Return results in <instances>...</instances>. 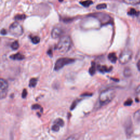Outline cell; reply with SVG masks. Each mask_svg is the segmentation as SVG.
<instances>
[{"instance_id":"obj_1","label":"cell","mask_w":140,"mask_h":140,"mask_svg":"<svg viewBox=\"0 0 140 140\" xmlns=\"http://www.w3.org/2000/svg\"><path fill=\"white\" fill-rule=\"evenodd\" d=\"M71 40L68 36L62 37L56 47V49L61 54H64L69 50L71 46Z\"/></svg>"},{"instance_id":"obj_2","label":"cell","mask_w":140,"mask_h":140,"mask_svg":"<svg viewBox=\"0 0 140 140\" xmlns=\"http://www.w3.org/2000/svg\"><path fill=\"white\" fill-rule=\"evenodd\" d=\"M116 90L113 89H108L102 91L99 96V103L101 106L107 105L116 96Z\"/></svg>"},{"instance_id":"obj_3","label":"cell","mask_w":140,"mask_h":140,"mask_svg":"<svg viewBox=\"0 0 140 140\" xmlns=\"http://www.w3.org/2000/svg\"><path fill=\"white\" fill-rule=\"evenodd\" d=\"M90 16L97 19L103 25L109 24L112 21L111 17L104 13H96L91 14Z\"/></svg>"},{"instance_id":"obj_4","label":"cell","mask_w":140,"mask_h":140,"mask_svg":"<svg viewBox=\"0 0 140 140\" xmlns=\"http://www.w3.org/2000/svg\"><path fill=\"white\" fill-rule=\"evenodd\" d=\"M9 33L15 37H20L23 34L24 31L21 25L18 22L12 23L9 28Z\"/></svg>"},{"instance_id":"obj_5","label":"cell","mask_w":140,"mask_h":140,"mask_svg":"<svg viewBox=\"0 0 140 140\" xmlns=\"http://www.w3.org/2000/svg\"><path fill=\"white\" fill-rule=\"evenodd\" d=\"M75 61V60L71 58H62L59 59L55 63L54 69L55 71H59L60 69L63 68L65 66L71 64Z\"/></svg>"},{"instance_id":"obj_6","label":"cell","mask_w":140,"mask_h":140,"mask_svg":"<svg viewBox=\"0 0 140 140\" xmlns=\"http://www.w3.org/2000/svg\"><path fill=\"white\" fill-rule=\"evenodd\" d=\"M132 53L130 50H125L120 54L119 56V62L122 64H125L130 61L132 58Z\"/></svg>"},{"instance_id":"obj_7","label":"cell","mask_w":140,"mask_h":140,"mask_svg":"<svg viewBox=\"0 0 140 140\" xmlns=\"http://www.w3.org/2000/svg\"><path fill=\"white\" fill-rule=\"evenodd\" d=\"M124 127L126 135L128 138H130L132 136L133 132V124L130 118H128L126 120L124 124Z\"/></svg>"},{"instance_id":"obj_8","label":"cell","mask_w":140,"mask_h":140,"mask_svg":"<svg viewBox=\"0 0 140 140\" xmlns=\"http://www.w3.org/2000/svg\"><path fill=\"white\" fill-rule=\"evenodd\" d=\"M62 34V31L59 28H55L52 31V37L53 39H57Z\"/></svg>"},{"instance_id":"obj_9","label":"cell","mask_w":140,"mask_h":140,"mask_svg":"<svg viewBox=\"0 0 140 140\" xmlns=\"http://www.w3.org/2000/svg\"><path fill=\"white\" fill-rule=\"evenodd\" d=\"M8 84L7 80L4 79L0 78V89L1 90H7Z\"/></svg>"},{"instance_id":"obj_10","label":"cell","mask_w":140,"mask_h":140,"mask_svg":"<svg viewBox=\"0 0 140 140\" xmlns=\"http://www.w3.org/2000/svg\"><path fill=\"white\" fill-rule=\"evenodd\" d=\"M10 58L14 60H23L25 58V57L22 54L20 53H18L17 54L10 55Z\"/></svg>"},{"instance_id":"obj_11","label":"cell","mask_w":140,"mask_h":140,"mask_svg":"<svg viewBox=\"0 0 140 140\" xmlns=\"http://www.w3.org/2000/svg\"><path fill=\"white\" fill-rule=\"evenodd\" d=\"M98 69L99 70V71L102 72V73H105L107 72H110L111 70L112 69V67H110L108 68L106 66H99Z\"/></svg>"},{"instance_id":"obj_12","label":"cell","mask_w":140,"mask_h":140,"mask_svg":"<svg viewBox=\"0 0 140 140\" xmlns=\"http://www.w3.org/2000/svg\"><path fill=\"white\" fill-rule=\"evenodd\" d=\"M109 59L112 62V63H116L117 60V58L116 54L114 53H111L109 54V56H108Z\"/></svg>"},{"instance_id":"obj_13","label":"cell","mask_w":140,"mask_h":140,"mask_svg":"<svg viewBox=\"0 0 140 140\" xmlns=\"http://www.w3.org/2000/svg\"><path fill=\"white\" fill-rule=\"evenodd\" d=\"M133 119L136 123L140 122V109L137 110L133 114Z\"/></svg>"},{"instance_id":"obj_14","label":"cell","mask_w":140,"mask_h":140,"mask_svg":"<svg viewBox=\"0 0 140 140\" xmlns=\"http://www.w3.org/2000/svg\"><path fill=\"white\" fill-rule=\"evenodd\" d=\"M124 76L126 77H130L132 74V71L129 67H126L124 70Z\"/></svg>"},{"instance_id":"obj_15","label":"cell","mask_w":140,"mask_h":140,"mask_svg":"<svg viewBox=\"0 0 140 140\" xmlns=\"http://www.w3.org/2000/svg\"><path fill=\"white\" fill-rule=\"evenodd\" d=\"M96 65H95V62H92L91 63V66L89 68V73L93 76L95 73V72H96Z\"/></svg>"},{"instance_id":"obj_16","label":"cell","mask_w":140,"mask_h":140,"mask_svg":"<svg viewBox=\"0 0 140 140\" xmlns=\"http://www.w3.org/2000/svg\"><path fill=\"white\" fill-rule=\"evenodd\" d=\"M37 78H31L29 82V87L31 88L35 87L37 83Z\"/></svg>"},{"instance_id":"obj_17","label":"cell","mask_w":140,"mask_h":140,"mask_svg":"<svg viewBox=\"0 0 140 140\" xmlns=\"http://www.w3.org/2000/svg\"><path fill=\"white\" fill-rule=\"evenodd\" d=\"M123 1L129 4H137L140 3V0H123Z\"/></svg>"},{"instance_id":"obj_18","label":"cell","mask_w":140,"mask_h":140,"mask_svg":"<svg viewBox=\"0 0 140 140\" xmlns=\"http://www.w3.org/2000/svg\"><path fill=\"white\" fill-rule=\"evenodd\" d=\"M80 3L82 6H83L84 7H89V6H90L91 4H92L93 3V2L92 1H91V0H87V1L80 2Z\"/></svg>"},{"instance_id":"obj_19","label":"cell","mask_w":140,"mask_h":140,"mask_svg":"<svg viewBox=\"0 0 140 140\" xmlns=\"http://www.w3.org/2000/svg\"><path fill=\"white\" fill-rule=\"evenodd\" d=\"M31 40L32 42H33L34 44H38L40 43V38L38 36H33V37H31Z\"/></svg>"},{"instance_id":"obj_20","label":"cell","mask_w":140,"mask_h":140,"mask_svg":"<svg viewBox=\"0 0 140 140\" xmlns=\"http://www.w3.org/2000/svg\"><path fill=\"white\" fill-rule=\"evenodd\" d=\"M79 138V135L73 134L67 137L65 140H78Z\"/></svg>"},{"instance_id":"obj_21","label":"cell","mask_w":140,"mask_h":140,"mask_svg":"<svg viewBox=\"0 0 140 140\" xmlns=\"http://www.w3.org/2000/svg\"><path fill=\"white\" fill-rule=\"evenodd\" d=\"M54 124L58 125L59 126H63L64 125V122H63V120L62 119L58 118L55 120Z\"/></svg>"},{"instance_id":"obj_22","label":"cell","mask_w":140,"mask_h":140,"mask_svg":"<svg viewBox=\"0 0 140 140\" xmlns=\"http://www.w3.org/2000/svg\"><path fill=\"white\" fill-rule=\"evenodd\" d=\"M19 47V42L17 41H14L11 44V48L13 50H17Z\"/></svg>"},{"instance_id":"obj_23","label":"cell","mask_w":140,"mask_h":140,"mask_svg":"<svg viewBox=\"0 0 140 140\" xmlns=\"http://www.w3.org/2000/svg\"><path fill=\"white\" fill-rule=\"evenodd\" d=\"M128 14L130 15H138V12L134 8H131L130 11L128 12Z\"/></svg>"},{"instance_id":"obj_24","label":"cell","mask_w":140,"mask_h":140,"mask_svg":"<svg viewBox=\"0 0 140 140\" xmlns=\"http://www.w3.org/2000/svg\"><path fill=\"white\" fill-rule=\"evenodd\" d=\"M25 18H26V16L24 14H18L15 17L14 19L16 20H21L25 19Z\"/></svg>"},{"instance_id":"obj_25","label":"cell","mask_w":140,"mask_h":140,"mask_svg":"<svg viewBox=\"0 0 140 140\" xmlns=\"http://www.w3.org/2000/svg\"><path fill=\"white\" fill-rule=\"evenodd\" d=\"M31 109L33 110H41V112H42L43 111V109L42 108V107L39 104L33 105L31 107Z\"/></svg>"},{"instance_id":"obj_26","label":"cell","mask_w":140,"mask_h":140,"mask_svg":"<svg viewBox=\"0 0 140 140\" xmlns=\"http://www.w3.org/2000/svg\"><path fill=\"white\" fill-rule=\"evenodd\" d=\"M7 90H1V91L0 92V99H2L6 96H7Z\"/></svg>"},{"instance_id":"obj_27","label":"cell","mask_w":140,"mask_h":140,"mask_svg":"<svg viewBox=\"0 0 140 140\" xmlns=\"http://www.w3.org/2000/svg\"><path fill=\"white\" fill-rule=\"evenodd\" d=\"M106 7H107V4L105 3L100 4L96 6V8L98 9H103L106 8Z\"/></svg>"},{"instance_id":"obj_28","label":"cell","mask_w":140,"mask_h":140,"mask_svg":"<svg viewBox=\"0 0 140 140\" xmlns=\"http://www.w3.org/2000/svg\"><path fill=\"white\" fill-rule=\"evenodd\" d=\"M59 129H60V126L57 125L56 124H54L53 126H52V129L53 131H58L59 130Z\"/></svg>"},{"instance_id":"obj_29","label":"cell","mask_w":140,"mask_h":140,"mask_svg":"<svg viewBox=\"0 0 140 140\" xmlns=\"http://www.w3.org/2000/svg\"><path fill=\"white\" fill-rule=\"evenodd\" d=\"M132 104V100L131 99H129L128 100H127L125 103H124V105L126 106H129L131 105Z\"/></svg>"},{"instance_id":"obj_30","label":"cell","mask_w":140,"mask_h":140,"mask_svg":"<svg viewBox=\"0 0 140 140\" xmlns=\"http://www.w3.org/2000/svg\"><path fill=\"white\" fill-rule=\"evenodd\" d=\"M28 95V91H27V90L26 89H24V90L22 92V95L21 96L23 99H25L26 98Z\"/></svg>"},{"instance_id":"obj_31","label":"cell","mask_w":140,"mask_h":140,"mask_svg":"<svg viewBox=\"0 0 140 140\" xmlns=\"http://www.w3.org/2000/svg\"><path fill=\"white\" fill-rule=\"evenodd\" d=\"M77 103H78V102H77V100L73 102V103L72 104V105H71V110H73L74 109V108L76 106V105H77Z\"/></svg>"},{"instance_id":"obj_32","label":"cell","mask_w":140,"mask_h":140,"mask_svg":"<svg viewBox=\"0 0 140 140\" xmlns=\"http://www.w3.org/2000/svg\"><path fill=\"white\" fill-rule=\"evenodd\" d=\"M136 91V93L137 94L140 93V84L137 87V88L136 89V91Z\"/></svg>"},{"instance_id":"obj_33","label":"cell","mask_w":140,"mask_h":140,"mask_svg":"<svg viewBox=\"0 0 140 140\" xmlns=\"http://www.w3.org/2000/svg\"><path fill=\"white\" fill-rule=\"evenodd\" d=\"M1 34L2 35H6V34H7V31H6V30L4 29H2L1 31Z\"/></svg>"},{"instance_id":"obj_34","label":"cell","mask_w":140,"mask_h":140,"mask_svg":"<svg viewBox=\"0 0 140 140\" xmlns=\"http://www.w3.org/2000/svg\"><path fill=\"white\" fill-rule=\"evenodd\" d=\"M48 54L50 56H52V55H53V53H52V50L50 49L48 51Z\"/></svg>"},{"instance_id":"obj_35","label":"cell","mask_w":140,"mask_h":140,"mask_svg":"<svg viewBox=\"0 0 140 140\" xmlns=\"http://www.w3.org/2000/svg\"><path fill=\"white\" fill-rule=\"evenodd\" d=\"M137 68H138V69L140 71V60L138 61L137 64Z\"/></svg>"},{"instance_id":"obj_36","label":"cell","mask_w":140,"mask_h":140,"mask_svg":"<svg viewBox=\"0 0 140 140\" xmlns=\"http://www.w3.org/2000/svg\"><path fill=\"white\" fill-rule=\"evenodd\" d=\"M59 1L60 2H62V1H63V0H59Z\"/></svg>"}]
</instances>
